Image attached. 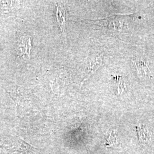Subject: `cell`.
<instances>
[{"mask_svg": "<svg viewBox=\"0 0 154 154\" xmlns=\"http://www.w3.org/2000/svg\"><path fill=\"white\" fill-rule=\"evenodd\" d=\"M56 16L58 24L63 34L65 32L66 26V11L61 4H58L56 7Z\"/></svg>", "mask_w": 154, "mask_h": 154, "instance_id": "cell-3", "label": "cell"}, {"mask_svg": "<svg viewBox=\"0 0 154 154\" xmlns=\"http://www.w3.org/2000/svg\"><path fill=\"white\" fill-rule=\"evenodd\" d=\"M0 148L5 149L8 154H37L36 149L19 138L9 137L1 140Z\"/></svg>", "mask_w": 154, "mask_h": 154, "instance_id": "cell-1", "label": "cell"}, {"mask_svg": "<svg viewBox=\"0 0 154 154\" xmlns=\"http://www.w3.org/2000/svg\"><path fill=\"white\" fill-rule=\"evenodd\" d=\"M101 64H102V58L100 57H97L95 59L92 60L91 62H90L88 67H87L86 75V77L83 79L82 82V84L99 68L100 66L101 65Z\"/></svg>", "mask_w": 154, "mask_h": 154, "instance_id": "cell-5", "label": "cell"}, {"mask_svg": "<svg viewBox=\"0 0 154 154\" xmlns=\"http://www.w3.org/2000/svg\"><path fill=\"white\" fill-rule=\"evenodd\" d=\"M32 49V44L30 38L28 37H22L18 41L17 51L19 56L27 60L30 58Z\"/></svg>", "mask_w": 154, "mask_h": 154, "instance_id": "cell-2", "label": "cell"}, {"mask_svg": "<svg viewBox=\"0 0 154 154\" xmlns=\"http://www.w3.org/2000/svg\"><path fill=\"white\" fill-rule=\"evenodd\" d=\"M116 143V135L113 134L112 132H111L108 138L106 140V144H109L110 146L112 145H114Z\"/></svg>", "mask_w": 154, "mask_h": 154, "instance_id": "cell-6", "label": "cell"}, {"mask_svg": "<svg viewBox=\"0 0 154 154\" xmlns=\"http://www.w3.org/2000/svg\"><path fill=\"white\" fill-rule=\"evenodd\" d=\"M138 139L140 143L146 144L149 143L151 139V134L149 132L147 127L143 125H139L137 127Z\"/></svg>", "mask_w": 154, "mask_h": 154, "instance_id": "cell-4", "label": "cell"}]
</instances>
